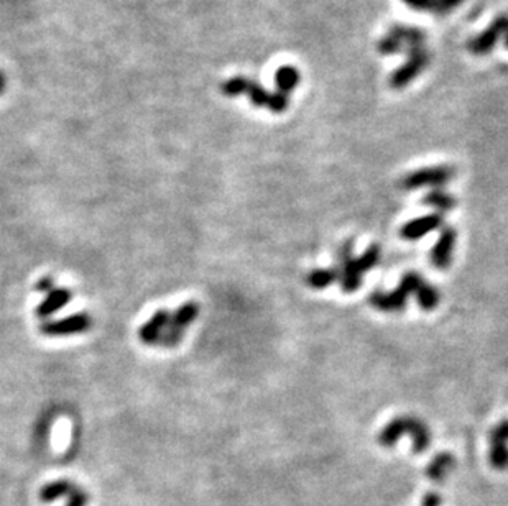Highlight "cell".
I'll return each instance as SVG.
<instances>
[{
    "mask_svg": "<svg viewBox=\"0 0 508 506\" xmlns=\"http://www.w3.org/2000/svg\"><path fill=\"white\" fill-rule=\"evenodd\" d=\"M337 264L336 270L339 273V283L345 293H353V291L359 290L362 285V276L374 268L380 261V247L370 245L367 250L364 252L362 257L354 259L353 257V242L348 240L343 247L339 248L337 253Z\"/></svg>",
    "mask_w": 508,
    "mask_h": 506,
    "instance_id": "1",
    "label": "cell"
},
{
    "mask_svg": "<svg viewBox=\"0 0 508 506\" xmlns=\"http://www.w3.org/2000/svg\"><path fill=\"white\" fill-rule=\"evenodd\" d=\"M405 434L412 436L414 454H423L431 444V434H429L428 426L421 420L413 416L395 417L383 427L377 441L383 447H393L400 441V437Z\"/></svg>",
    "mask_w": 508,
    "mask_h": 506,
    "instance_id": "2",
    "label": "cell"
},
{
    "mask_svg": "<svg viewBox=\"0 0 508 506\" xmlns=\"http://www.w3.org/2000/svg\"><path fill=\"white\" fill-rule=\"evenodd\" d=\"M426 283L424 278L417 271H408L402 276L397 290L390 291V293H383V291H374L369 296V303L374 306L375 309L383 311V313H400L405 309L408 303V298L412 294L417 296L419 288Z\"/></svg>",
    "mask_w": 508,
    "mask_h": 506,
    "instance_id": "3",
    "label": "cell"
},
{
    "mask_svg": "<svg viewBox=\"0 0 508 506\" xmlns=\"http://www.w3.org/2000/svg\"><path fill=\"white\" fill-rule=\"evenodd\" d=\"M454 178V168L447 164H439V167H428L417 169L409 173L403 179L402 186L408 191H414L419 188H436L441 189L444 184H447Z\"/></svg>",
    "mask_w": 508,
    "mask_h": 506,
    "instance_id": "4",
    "label": "cell"
},
{
    "mask_svg": "<svg viewBox=\"0 0 508 506\" xmlns=\"http://www.w3.org/2000/svg\"><path fill=\"white\" fill-rule=\"evenodd\" d=\"M91 325H92L91 316L80 313V314L66 316V318L63 319L45 320V323L42 324L40 330L42 334L48 335V337H68V335L86 332V330L91 329Z\"/></svg>",
    "mask_w": 508,
    "mask_h": 506,
    "instance_id": "5",
    "label": "cell"
},
{
    "mask_svg": "<svg viewBox=\"0 0 508 506\" xmlns=\"http://www.w3.org/2000/svg\"><path fill=\"white\" fill-rule=\"evenodd\" d=\"M429 65V55L428 51L421 48H414V50L408 51V60L403 66H400L397 71L390 77V86L395 89H402V87L408 86L421 71Z\"/></svg>",
    "mask_w": 508,
    "mask_h": 506,
    "instance_id": "6",
    "label": "cell"
},
{
    "mask_svg": "<svg viewBox=\"0 0 508 506\" xmlns=\"http://www.w3.org/2000/svg\"><path fill=\"white\" fill-rule=\"evenodd\" d=\"M507 30L508 15H498L485 32H482L481 35H477L469 41V50H471L474 55H487V53H490L493 48H495L497 41L505 37Z\"/></svg>",
    "mask_w": 508,
    "mask_h": 506,
    "instance_id": "7",
    "label": "cell"
},
{
    "mask_svg": "<svg viewBox=\"0 0 508 506\" xmlns=\"http://www.w3.org/2000/svg\"><path fill=\"white\" fill-rule=\"evenodd\" d=\"M456 240H457L456 228L451 226H444L441 235H439L438 242L434 243L431 253H429V261H431L434 268L441 271L449 268V265H451L452 261V253H454V247H456Z\"/></svg>",
    "mask_w": 508,
    "mask_h": 506,
    "instance_id": "8",
    "label": "cell"
},
{
    "mask_svg": "<svg viewBox=\"0 0 508 506\" xmlns=\"http://www.w3.org/2000/svg\"><path fill=\"white\" fill-rule=\"evenodd\" d=\"M170 320H172V313L166 309H160L151 316V318L146 320V323L141 325L139 330V337L144 344L148 345H158L161 337H163L166 327L170 325Z\"/></svg>",
    "mask_w": 508,
    "mask_h": 506,
    "instance_id": "9",
    "label": "cell"
},
{
    "mask_svg": "<svg viewBox=\"0 0 508 506\" xmlns=\"http://www.w3.org/2000/svg\"><path fill=\"white\" fill-rule=\"evenodd\" d=\"M443 222V216L439 212L428 214V216L413 219V221L405 223L402 231H400V235L407 238V240H418V238H423L424 235H428L429 232L441 227Z\"/></svg>",
    "mask_w": 508,
    "mask_h": 506,
    "instance_id": "10",
    "label": "cell"
},
{
    "mask_svg": "<svg viewBox=\"0 0 508 506\" xmlns=\"http://www.w3.org/2000/svg\"><path fill=\"white\" fill-rule=\"evenodd\" d=\"M72 299V294L70 290L66 288H53L48 291L46 298L42 301V304L37 308V316L42 319L50 318L51 314L58 313V311L65 308V306Z\"/></svg>",
    "mask_w": 508,
    "mask_h": 506,
    "instance_id": "11",
    "label": "cell"
},
{
    "mask_svg": "<svg viewBox=\"0 0 508 506\" xmlns=\"http://www.w3.org/2000/svg\"><path fill=\"white\" fill-rule=\"evenodd\" d=\"M454 465H456L454 457L449 454V452H441V454H438L431 462H429L426 469L428 479L441 484V481L446 480L449 472H452Z\"/></svg>",
    "mask_w": 508,
    "mask_h": 506,
    "instance_id": "12",
    "label": "cell"
},
{
    "mask_svg": "<svg viewBox=\"0 0 508 506\" xmlns=\"http://www.w3.org/2000/svg\"><path fill=\"white\" fill-rule=\"evenodd\" d=\"M80 488V486L71 484L70 480H55L51 484H46L40 491V500L45 501V503H50V501H55L58 498H63V496H68V500L75 495V491Z\"/></svg>",
    "mask_w": 508,
    "mask_h": 506,
    "instance_id": "13",
    "label": "cell"
},
{
    "mask_svg": "<svg viewBox=\"0 0 508 506\" xmlns=\"http://www.w3.org/2000/svg\"><path fill=\"white\" fill-rule=\"evenodd\" d=\"M198 316L199 304L194 303V301H189V303H184L174 313H172V325L174 329L186 332V329L196 320Z\"/></svg>",
    "mask_w": 508,
    "mask_h": 506,
    "instance_id": "14",
    "label": "cell"
},
{
    "mask_svg": "<svg viewBox=\"0 0 508 506\" xmlns=\"http://www.w3.org/2000/svg\"><path fill=\"white\" fill-rule=\"evenodd\" d=\"M300 81L301 74L295 66H281L278 67V71L275 72V82L278 86V91L285 92V94L295 89V87L300 84Z\"/></svg>",
    "mask_w": 508,
    "mask_h": 506,
    "instance_id": "15",
    "label": "cell"
},
{
    "mask_svg": "<svg viewBox=\"0 0 508 506\" xmlns=\"http://www.w3.org/2000/svg\"><path fill=\"white\" fill-rule=\"evenodd\" d=\"M339 280V273H337L336 266L332 268H317L312 270L310 275H307L306 283L310 288L315 290H324L327 286H331L332 283Z\"/></svg>",
    "mask_w": 508,
    "mask_h": 506,
    "instance_id": "16",
    "label": "cell"
},
{
    "mask_svg": "<svg viewBox=\"0 0 508 506\" xmlns=\"http://www.w3.org/2000/svg\"><path fill=\"white\" fill-rule=\"evenodd\" d=\"M424 206H431L439 212L451 211V209L456 206V199H454L451 194L444 191V189H433L429 191L423 199Z\"/></svg>",
    "mask_w": 508,
    "mask_h": 506,
    "instance_id": "17",
    "label": "cell"
},
{
    "mask_svg": "<svg viewBox=\"0 0 508 506\" xmlns=\"http://www.w3.org/2000/svg\"><path fill=\"white\" fill-rule=\"evenodd\" d=\"M417 299L419 308L423 311H434L438 308L439 301H441V296H439V291L433 285L424 283L417 293Z\"/></svg>",
    "mask_w": 508,
    "mask_h": 506,
    "instance_id": "18",
    "label": "cell"
},
{
    "mask_svg": "<svg viewBox=\"0 0 508 506\" xmlns=\"http://www.w3.org/2000/svg\"><path fill=\"white\" fill-rule=\"evenodd\" d=\"M490 465L495 470L508 469V444L503 442H490V454H488Z\"/></svg>",
    "mask_w": 508,
    "mask_h": 506,
    "instance_id": "19",
    "label": "cell"
},
{
    "mask_svg": "<svg viewBox=\"0 0 508 506\" xmlns=\"http://www.w3.org/2000/svg\"><path fill=\"white\" fill-rule=\"evenodd\" d=\"M246 94L248 96V99H250V102L255 107H268V104H270L272 94L265 89V87L257 84L255 81H252V79L248 81Z\"/></svg>",
    "mask_w": 508,
    "mask_h": 506,
    "instance_id": "20",
    "label": "cell"
},
{
    "mask_svg": "<svg viewBox=\"0 0 508 506\" xmlns=\"http://www.w3.org/2000/svg\"><path fill=\"white\" fill-rule=\"evenodd\" d=\"M248 77H243V76H236V77H231V79H227L226 82L222 84V92L229 97H236V96H241V94H246L247 91V86H248Z\"/></svg>",
    "mask_w": 508,
    "mask_h": 506,
    "instance_id": "21",
    "label": "cell"
},
{
    "mask_svg": "<svg viewBox=\"0 0 508 506\" xmlns=\"http://www.w3.org/2000/svg\"><path fill=\"white\" fill-rule=\"evenodd\" d=\"M379 51L382 53V55H397V53H402L405 51V45L402 40H398L397 37L393 35H388L382 38L379 43Z\"/></svg>",
    "mask_w": 508,
    "mask_h": 506,
    "instance_id": "22",
    "label": "cell"
},
{
    "mask_svg": "<svg viewBox=\"0 0 508 506\" xmlns=\"http://www.w3.org/2000/svg\"><path fill=\"white\" fill-rule=\"evenodd\" d=\"M288 105H290V99H288V94H285V92H275V94H272V99H270V104H268V109H270V112H273V114H281V112H285L288 109Z\"/></svg>",
    "mask_w": 508,
    "mask_h": 506,
    "instance_id": "23",
    "label": "cell"
},
{
    "mask_svg": "<svg viewBox=\"0 0 508 506\" xmlns=\"http://www.w3.org/2000/svg\"><path fill=\"white\" fill-rule=\"evenodd\" d=\"M462 2L464 0H434L433 12H436L438 15H446V13L461 6Z\"/></svg>",
    "mask_w": 508,
    "mask_h": 506,
    "instance_id": "24",
    "label": "cell"
},
{
    "mask_svg": "<svg viewBox=\"0 0 508 506\" xmlns=\"http://www.w3.org/2000/svg\"><path fill=\"white\" fill-rule=\"evenodd\" d=\"M490 442H503V444H508V420L498 422V424L493 427Z\"/></svg>",
    "mask_w": 508,
    "mask_h": 506,
    "instance_id": "25",
    "label": "cell"
},
{
    "mask_svg": "<svg viewBox=\"0 0 508 506\" xmlns=\"http://www.w3.org/2000/svg\"><path fill=\"white\" fill-rule=\"evenodd\" d=\"M87 501H89V495H87L86 491L80 486V488L75 491V495L68 500L66 506H86Z\"/></svg>",
    "mask_w": 508,
    "mask_h": 506,
    "instance_id": "26",
    "label": "cell"
},
{
    "mask_svg": "<svg viewBox=\"0 0 508 506\" xmlns=\"http://www.w3.org/2000/svg\"><path fill=\"white\" fill-rule=\"evenodd\" d=\"M409 8L414 11H433L434 0H403Z\"/></svg>",
    "mask_w": 508,
    "mask_h": 506,
    "instance_id": "27",
    "label": "cell"
},
{
    "mask_svg": "<svg viewBox=\"0 0 508 506\" xmlns=\"http://www.w3.org/2000/svg\"><path fill=\"white\" fill-rule=\"evenodd\" d=\"M441 505V496L436 493H428L423 500V506H439Z\"/></svg>",
    "mask_w": 508,
    "mask_h": 506,
    "instance_id": "28",
    "label": "cell"
},
{
    "mask_svg": "<svg viewBox=\"0 0 508 506\" xmlns=\"http://www.w3.org/2000/svg\"><path fill=\"white\" fill-rule=\"evenodd\" d=\"M37 290L38 291H45V293L51 291L53 290V280L51 278H43L40 283L37 285Z\"/></svg>",
    "mask_w": 508,
    "mask_h": 506,
    "instance_id": "29",
    "label": "cell"
},
{
    "mask_svg": "<svg viewBox=\"0 0 508 506\" xmlns=\"http://www.w3.org/2000/svg\"><path fill=\"white\" fill-rule=\"evenodd\" d=\"M4 89H6V76L0 72V94H2Z\"/></svg>",
    "mask_w": 508,
    "mask_h": 506,
    "instance_id": "30",
    "label": "cell"
},
{
    "mask_svg": "<svg viewBox=\"0 0 508 506\" xmlns=\"http://www.w3.org/2000/svg\"><path fill=\"white\" fill-rule=\"evenodd\" d=\"M503 40H505V48H508V30L505 33V37H503Z\"/></svg>",
    "mask_w": 508,
    "mask_h": 506,
    "instance_id": "31",
    "label": "cell"
}]
</instances>
